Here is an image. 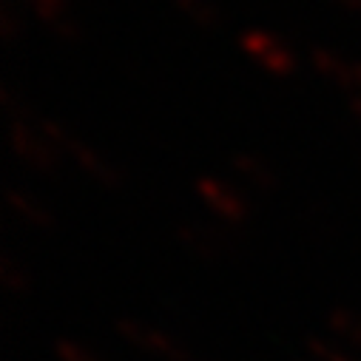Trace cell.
Instances as JSON below:
<instances>
[{
  "label": "cell",
  "instance_id": "6da1fadb",
  "mask_svg": "<svg viewBox=\"0 0 361 361\" xmlns=\"http://www.w3.org/2000/svg\"><path fill=\"white\" fill-rule=\"evenodd\" d=\"M37 128L57 145L63 148L66 154H71V159L85 171V173H92L100 185L111 188V191H120L123 188V173L120 168H114L100 151H94L92 145H85L80 137H74L66 126H60L57 120H37Z\"/></svg>",
  "mask_w": 361,
  "mask_h": 361
},
{
  "label": "cell",
  "instance_id": "7a4b0ae2",
  "mask_svg": "<svg viewBox=\"0 0 361 361\" xmlns=\"http://www.w3.org/2000/svg\"><path fill=\"white\" fill-rule=\"evenodd\" d=\"M239 46H242V51H245L259 68H264V71H270V74L288 77V74L296 71V54H293V49H290L282 37L270 35V32H264V29H247V32H242Z\"/></svg>",
  "mask_w": 361,
  "mask_h": 361
},
{
  "label": "cell",
  "instance_id": "3957f363",
  "mask_svg": "<svg viewBox=\"0 0 361 361\" xmlns=\"http://www.w3.org/2000/svg\"><path fill=\"white\" fill-rule=\"evenodd\" d=\"M9 145L12 151L35 171H54L57 162H60V148L37 128V123L32 120H18V123H9Z\"/></svg>",
  "mask_w": 361,
  "mask_h": 361
},
{
  "label": "cell",
  "instance_id": "277c9868",
  "mask_svg": "<svg viewBox=\"0 0 361 361\" xmlns=\"http://www.w3.org/2000/svg\"><path fill=\"white\" fill-rule=\"evenodd\" d=\"M117 333L128 344H134V347H140L145 353L162 355L165 361H194L183 341H176L171 333H165L159 327H151V324H142L137 319H120L117 322Z\"/></svg>",
  "mask_w": 361,
  "mask_h": 361
},
{
  "label": "cell",
  "instance_id": "5b68a950",
  "mask_svg": "<svg viewBox=\"0 0 361 361\" xmlns=\"http://www.w3.org/2000/svg\"><path fill=\"white\" fill-rule=\"evenodd\" d=\"M194 191L200 194V200L216 214V216H222L228 225H242V222H247V216H250V205H247V200L236 191V188H231L228 183H222L219 176H197V183H194Z\"/></svg>",
  "mask_w": 361,
  "mask_h": 361
},
{
  "label": "cell",
  "instance_id": "8992f818",
  "mask_svg": "<svg viewBox=\"0 0 361 361\" xmlns=\"http://www.w3.org/2000/svg\"><path fill=\"white\" fill-rule=\"evenodd\" d=\"M176 239L188 253L200 256V259H208V262H216L222 259L228 250H231V239L216 231V228H208V225H197V222H183L176 225Z\"/></svg>",
  "mask_w": 361,
  "mask_h": 361
},
{
  "label": "cell",
  "instance_id": "52a82bcc",
  "mask_svg": "<svg viewBox=\"0 0 361 361\" xmlns=\"http://www.w3.org/2000/svg\"><path fill=\"white\" fill-rule=\"evenodd\" d=\"M4 200H6V208L15 216H20L23 222H29L32 228H40V231H51L54 228V214L40 200H35L32 194H26L20 188H6Z\"/></svg>",
  "mask_w": 361,
  "mask_h": 361
},
{
  "label": "cell",
  "instance_id": "ba28073f",
  "mask_svg": "<svg viewBox=\"0 0 361 361\" xmlns=\"http://www.w3.org/2000/svg\"><path fill=\"white\" fill-rule=\"evenodd\" d=\"M231 162H233L236 173H239L242 179H247L253 188H259V191H276V188H279L276 171L270 168L262 157H256V154H250V151H239V154H233Z\"/></svg>",
  "mask_w": 361,
  "mask_h": 361
},
{
  "label": "cell",
  "instance_id": "9c48e42d",
  "mask_svg": "<svg viewBox=\"0 0 361 361\" xmlns=\"http://www.w3.org/2000/svg\"><path fill=\"white\" fill-rule=\"evenodd\" d=\"M327 330L336 338H341V341H347V344L361 350V313L338 305V307H333L327 313Z\"/></svg>",
  "mask_w": 361,
  "mask_h": 361
},
{
  "label": "cell",
  "instance_id": "30bf717a",
  "mask_svg": "<svg viewBox=\"0 0 361 361\" xmlns=\"http://www.w3.org/2000/svg\"><path fill=\"white\" fill-rule=\"evenodd\" d=\"M173 6L183 12L194 26H200L205 32H214L222 23V12H219V6L214 4V0H173Z\"/></svg>",
  "mask_w": 361,
  "mask_h": 361
},
{
  "label": "cell",
  "instance_id": "8fae6325",
  "mask_svg": "<svg viewBox=\"0 0 361 361\" xmlns=\"http://www.w3.org/2000/svg\"><path fill=\"white\" fill-rule=\"evenodd\" d=\"M0 282H4L6 293H12V296L29 293V274L12 253H0Z\"/></svg>",
  "mask_w": 361,
  "mask_h": 361
},
{
  "label": "cell",
  "instance_id": "7c38bea8",
  "mask_svg": "<svg viewBox=\"0 0 361 361\" xmlns=\"http://www.w3.org/2000/svg\"><path fill=\"white\" fill-rule=\"evenodd\" d=\"M310 60H313V66L319 68V74H324L327 80L344 85L347 71H350V60H344L341 54H336V51H330V49H313V51H310Z\"/></svg>",
  "mask_w": 361,
  "mask_h": 361
},
{
  "label": "cell",
  "instance_id": "4fadbf2b",
  "mask_svg": "<svg viewBox=\"0 0 361 361\" xmlns=\"http://www.w3.org/2000/svg\"><path fill=\"white\" fill-rule=\"evenodd\" d=\"M23 35H26L23 15L9 4V0H4V4H0V40L15 46L23 40Z\"/></svg>",
  "mask_w": 361,
  "mask_h": 361
},
{
  "label": "cell",
  "instance_id": "5bb4252c",
  "mask_svg": "<svg viewBox=\"0 0 361 361\" xmlns=\"http://www.w3.org/2000/svg\"><path fill=\"white\" fill-rule=\"evenodd\" d=\"M54 353L60 361H103L94 350H88L85 344L74 341V338H57L54 341Z\"/></svg>",
  "mask_w": 361,
  "mask_h": 361
},
{
  "label": "cell",
  "instance_id": "9a60e30c",
  "mask_svg": "<svg viewBox=\"0 0 361 361\" xmlns=\"http://www.w3.org/2000/svg\"><path fill=\"white\" fill-rule=\"evenodd\" d=\"M305 350H307L316 361H358V358H353L350 353H344V350H338V347H333V344H327L324 338H316V336H310V338L305 341Z\"/></svg>",
  "mask_w": 361,
  "mask_h": 361
},
{
  "label": "cell",
  "instance_id": "2e32d148",
  "mask_svg": "<svg viewBox=\"0 0 361 361\" xmlns=\"http://www.w3.org/2000/svg\"><path fill=\"white\" fill-rule=\"evenodd\" d=\"M341 88L347 94H358L361 97V63H350V71H347V80H344Z\"/></svg>",
  "mask_w": 361,
  "mask_h": 361
},
{
  "label": "cell",
  "instance_id": "e0dca14e",
  "mask_svg": "<svg viewBox=\"0 0 361 361\" xmlns=\"http://www.w3.org/2000/svg\"><path fill=\"white\" fill-rule=\"evenodd\" d=\"M338 6H344V9H350V12H361V0H336Z\"/></svg>",
  "mask_w": 361,
  "mask_h": 361
},
{
  "label": "cell",
  "instance_id": "ac0fdd59",
  "mask_svg": "<svg viewBox=\"0 0 361 361\" xmlns=\"http://www.w3.org/2000/svg\"><path fill=\"white\" fill-rule=\"evenodd\" d=\"M350 109H353V114H355L358 123H361V97H358V94H350Z\"/></svg>",
  "mask_w": 361,
  "mask_h": 361
}]
</instances>
